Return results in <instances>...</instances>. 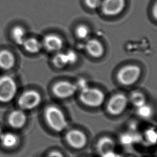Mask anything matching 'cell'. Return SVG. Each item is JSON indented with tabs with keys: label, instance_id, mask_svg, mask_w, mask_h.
<instances>
[{
	"label": "cell",
	"instance_id": "obj_1",
	"mask_svg": "<svg viewBox=\"0 0 157 157\" xmlns=\"http://www.w3.org/2000/svg\"><path fill=\"white\" fill-rule=\"evenodd\" d=\"M44 116L48 125L54 131L61 132L68 126V121L66 116L57 107H47L44 112Z\"/></svg>",
	"mask_w": 157,
	"mask_h": 157
},
{
	"label": "cell",
	"instance_id": "obj_2",
	"mask_svg": "<svg viewBox=\"0 0 157 157\" xmlns=\"http://www.w3.org/2000/svg\"><path fill=\"white\" fill-rule=\"evenodd\" d=\"M79 91V100L86 106L98 108L104 104L105 95L100 89L87 86Z\"/></svg>",
	"mask_w": 157,
	"mask_h": 157
},
{
	"label": "cell",
	"instance_id": "obj_3",
	"mask_svg": "<svg viewBox=\"0 0 157 157\" xmlns=\"http://www.w3.org/2000/svg\"><path fill=\"white\" fill-rule=\"evenodd\" d=\"M142 70L136 65L123 66L117 74V80L123 86H130L136 83L140 78Z\"/></svg>",
	"mask_w": 157,
	"mask_h": 157
},
{
	"label": "cell",
	"instance_id": "obj_4",
	"mask_svg": "<svg viewBox=\"0 0 157 157\" xmlns=\"http://www.w3.org/2000/svg\"><path fill=\"white\" fill-rule=\"evenodd\" d=\"M129 103L128 97L124 94H115L108 101L106 109L110 115L119 116L124 112Z\"/></svg>",
	"mask_w": 157,
	"mask_h": 157
},
{
	"label": "cell",
	"instance_id": "obj_5",
	"mask_svg": "<svg viewBox=\"0 0 157 157\" xmlns=\"http://www.w3.org/2000/svg\"><path fill=\"white\" fill-rule=\"evenodd\" d=\"M16 83L13 78L6 75L0 78V102H10L17 93Z\"/></svg>",
	"mask_w": 157,
	"mask_h": 157
},
{
	"label": "cell",
	"instance_id": "obj_6",
	"mask_svg": "<svg viewBox=\"0 0 157 157\" xmlns=\"http://www.w3.org/2000/svg\"><path fill=\"white\" fill-rule=\"evenodd\" d=\"M78 91L76 85L68 81H59L52 87L54 95L59 99H66L74 95Z\"/></svg>",
	"mask_w": 157,
	"mask_h": 157
},
{
	"label": "cell",
	"instance_id": "obj_7",
	"mask_svg": "<svg viewBox=\"0 0 157 157\" xmlns=\"http://www.w3.org/2000/svg\"><path fill=\"white\" fill-rule=\"evenodd\" d=\"M41 96L38 91L30 90L24 93L19 98L18 103L23 110H31L40 104Z\"/></svg>",
	"mask_w": 157,
	"mask_h": 157
},
{
	"label": "cell",
	"instance_id": "obj_8",
	"mask_svg": "<svg viewBox=\"0 0 157 157\" xmlns=\"http://www.w3.org/2000/svg\"><path fill=\"white\" fill-rule=\"evenodd\" d=\"M97 152L100 157H121L115 152L116 144L112 138L103 137L98 140Z\"/></svg>",
	"mask_w": 157,
	"mask_h": 157
},
{
	"label": "cell",
	"instance_id": "obj_9",
	"mask_svg": "<svg viewBox=\"0 0 157 157\" xmlns=\"http://www.w3.org/2000/svg\"><path fill=\"white\" fill-rule=\"evenodd\" d=\"M66 142L72 148L81 150L84 148L87 144V136L79 130L72 129L66 134Z\"/></svg>",
	"mask_w": 157,
	"mask_h": 157
},
{
	"label": "cell",
	"instance_id": "obj_10",
	"mask_svg": "<svg viewBox=\"0 0 157 157\" xmlns=\"http://www.w3.org/2000/svg\"><path fill=\"white\" fill-rule=\"evenodd\" d=\"M125 5V0H102L100 9L106 16L114 17L123 11Z\"/></svg>",
	"mask_w": 157,
	"mask_h": 157
},
{
	"label": "cell",
	"instance_id": "obj_11",
	"mask_svg": "<svg viewBox=\"0 0 157 157\" xmlns=\"http://www.w3.org/2000/svg\"><path fill=\"white\" fill-rule=\"evenodd\" d=\"M42 44L47 51L56 53L61 51L63 47L64 42L62 38L59 35L49 34L44 37Z\"/></svg>",
	"mask_w": 157,
	"mask_h": 157
},
{
	"label": "cell",
	"instance_id": "obj_12",
	"mask_svg": "<svg viewBox=\"0 0 157 157\" xmlns=\"http://www.w3.org/2000/svg\"><path fill=\"white\" fill-rule=\"evenodd\" d=\"M85 50L89 54L94 58H99L104 55V45L99 40L95 38L89 39L85 44Z\"/></svg>",
	"mask_w": 157,
	"mask_h": 157
},
{
	"label": "cell",
	"instance_id": "obj_13",
	"mask_svg": "<svg viewBox=\"0 0 157 157\" xmlns=\"http://www.w3.org/2000/svg\"><path fill=\"white\" fill-rule=\"evenodd\" d=\"M27 117L25 113L21 110L13 111L9 115L8 122L11 127L15 129H21L25 124Z\"/></svg>",
	"mask_w": 157,
	"mask_h": 157
},
{
	"label": "cell",
	"instance_id": "obj_14",
	"mask_svg": "<svg viewBox=\"0 0 157 157\" xmlns=\"http://www.w3.org/2000/svg\"><path fill=\"white\" fill-rule=\"evenodd\" d=\"M15 59L12 53L7 50L0 52V67L4 70H9L15 65Z\"/></svg>",
	"mask_w": 157,
	"mask_h": 157
},
{
	"label": "cell",
	"instance_id": "obj_15",
	"mask_svg": "<svg viewBox=\"0 0 157 157\" xmlns=\"http://www.w3.org/2000/svg\"><path fill=\"white\" fill-rule=\"evenodd\" d=\"M129 102L137 108L147 103V99L144 94L139 91H132L128 97Z\"/></svg>",
	"mask_w": 157,
	"mask_h": 157
},
{
	"label": "cell",
	"instance_id": "obj_16",
	"mask_svg": "<svg viewBox=\"0 0 157 157\" xmlns=\"http://www.w3.org/2000/svg\"><path fill=\"white\" fill-rule=\"evenodd\" d=\"M23 45L26 51L33 54L39 53L43 47L42 42L34 38L26 39Z\"/></svg>",
	"mask_w": 157,
	"mask_h": 157
},
{
	"label": "cell",
	"instance_id": "obj_17",
	"mask_svg": "<svg viewBox=\"0 0 157 157\" xmlns=\"http://www.w3.org/2000/svg\"><path fill=\"white\" fill-rule=\"evenodd\" d=\"M18 136L12 132L3 133L0 141L1 144L6 148H12L15 147L18 143Z\"/></svg>",
	"mask_w": 157,
	"mask_h": 157
},
{
	"label": "cell",
	"instance_id": "obj_18",
	"mask_svg": "<svg viewBox=\"0 0 157 157\" xmlns=\"http://www.w3.org/2000/svg\"><path fill=\"white\" fill-rule=\"evenodd\" d=\"M52 62L55 68L57 69H63L69 66L66 53L61 51L55 53L52 58Z\"/></svg>",
	"mask_w": 157,
	"mask_h": 157
},
{
	"label": "cell",
	"instance_id": "obj_19",
	"mask_svg": "<svg viewBox=\"0 0 157 157\" xmlns=\"http://www.w3.org/2000/svg\"><path fill=\"white\" fill-rule=\"evenodd\" d=\"M13 38L18 44L23 45L26 40V31L25 29L21 26H16L13 28L12 31Z\"/></svg>",
	"mask_w": 157,
	"mask_h": 157
},
{
	"label": "cell",
	"instance_id": "obj_20",
	"mask_svg": "<svg viewBox=\"0 0 157 157\" xmlns=\"http://www.w3.org/2000/svg\"><path fill=\"white\" fill-rule=\"evenodd\" d=\"M90 34L91 30L90 28L86 25L83 24L78 25L75 29L76 36L81 40H85L88 38Z\"/></svg>",
	"mask_w": 157,
	"mask_h": 157
},
{
	"label": "cell",
	"instance_id": "obj_21",
	"mask_svg": "<svg viewBox=\"0 0 157 157\" xmlns=\"http://www.w3.org/2000/svg\"><path fill=\"white\" fill-rule=\"evenodd\" d=\"M137 113L140 117L143 119H149L153 114V110L151 106L145 104L137 108Z\"/></svg>",
	"mask_w": 157,
	"mask_h": 157
},
{
	"label": "cell",
	"instance_id": "obj_22",
	"mask_svg": "<svg viewBox=\"0 0 157 157\" xmlns=\"http://www.w3.org/2000/svg\"><path fill=\"white\" fill-rule=\"evenodd\" d=\"M144 137V139L147 141V143L150 144H154L157 141L156 132L153 129L148 130L145 133Z\"/></svg>",
	"mask_w": 157,
	"mask_h": 157
},
{
	"label": "cell",
	"instance_id": "obj_23",
	"mask_svg": "<svg viewBox=\"0 0 157 157\" xmlns=\"http://www.w3.org/2000/svg\"><path fill=\"white\" fill-rule=\"evenodd\" d=\"M65 53L67 57L69 65H74L76 63L78 59V55L76 51L73 50H69Z\"/></svg>",
	"mask_w": 157,
	"mask_h": 157
},
{
	"label": "cell",
	"instance_id": "obj_24",
	"mask_svg": "<svg viewBox=\"0 0 157 157\" xmlns=\"http://www.w3.org/2000/svg\"><path fill=\"white\" fill-rule=\"evenodd\" d=\"M84 2L87 8L92 10H97L100 8L102 0H84Z\"/></svg>",
	"mask_w": 157,
	"mask_h": 157
},
{
	"label": "cell",
	"instance_id": "obj_25",
	"mask_svg": "<svg viewBox=\"0 0 157 157\" xmlns=\"http://www.w3.org/2000/svg\"><path fill=\"white\" fill-rule=\"evenodd\" d=\"M121 157H141L140 155L137 152L132 150H127L120 155Z\"/></svg>",
	"mask_w": 157,
	"mask_h": 157
},
{
	"label": "cell",
	"instance_id": "obj_26",
	"mask_svg": "<svg viewBox=\"0 0 157 157\" xmlns=\"http://www.w3.org/2000/svg\"><path fill=\"white\" fill-rule=\"evenodd\" d=\"M46 157H64V156L59 151H53L51 152Z\"/></svg>",
	"mask_w": 157,
	"mask_h": 157
},
{
	"label": "cell",
	"instance_id": "obj_27",
	"mask_svg": "<svg viewBox=\"0 0 157 157\" xmlns=\"http://www.w3.org/2000/svg\"><path fill=\"white\" fill-rule=\"evenodd\" d=\"M151 13H152V16L153 17V18L156 21L157 18V3L156 1H155L152 6Z\"/></svg>",
	"mask_w": 157,
	"mask_h": 157
},
{
	"label": "cell",
	"instance_id": "obj_28",
	"mask_svg": "<svg viewBox=\"0 0 157 157\" xmlns=\"http://www.w3.org/2000/svg\"><path fill=\"white\" fill-rule=\"evenodd\" d=\"M2 134H3V132H2V129H1V127H0V138L1 137Z\"/></svg>",
	"mask_w": 157,
	"mask_h": 157
}]
</instances>
